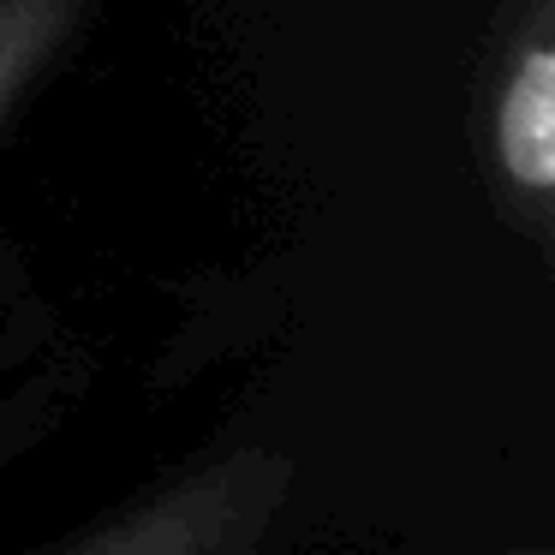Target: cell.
<instances>
[{
    "mask_svg": "<svg viewBox=\"0 0 555 555\" xmlns=\"http://www.w3.org/2000/svg\"><path fill=\"white\" fill-rule=\"evenodd\" d=\"M495 162L507 185L531 204L555 192V49L550 37H526L495 96Z\"/></svg>",
    "mask_w": 555,
    "mask_h": 555,
    "instance_id": "7a4b0ae2",
    "label": "cell"
},
{
    "mask_svg": "<svg viewBox=\"0 0 555 555\" xmlns=\"http://www.w3.org/2000/svg\"><path fill=\"white\" fill-rule=\"evenodd\" d=\"M85 7L90 0H0V120L49 66V54L73 37Z\"/></svg>",
    "mask_w": 555,
    "mask_h": 555,
    "instance_id": "3957f363",
    "label": "cell"
},
{
    "mask_svg": "<svg viewBox=\"0 0 555 555\" xmlns=\"http://www.w3.org/2000/svg\"><path fill=\"white\" fill-rule=\"evenodd\" d=\"M287 483V466L263 454L228 460L216 472L173 483L162 502L138 507L132 519H114L102 531H85L78 550H126V555H180V550H245L257 543L263 519L275 514V495Z\"/></svg>",
    "mask_w": 555,
    "mask_h": 555,
    "instance_id": "6da1fadb",
    "label": "cell"
}]
</instances>
